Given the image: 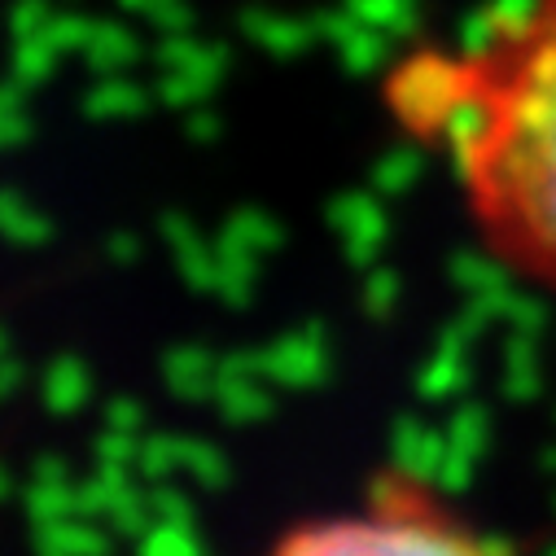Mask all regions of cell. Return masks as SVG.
<instances>
[{
	"label": "cell",
	"mask_w": 556,
	"mask_h": 556,
	"mask_svg": "<svg viewBox=\"0 0 556 556\" xmlns=\"http://www.w3.org/2000/svg\"><path fill=\"white\" fill-rule=\"evenodd\" d=\"M258 556H517V552L430 482L390 469L364 486L359 504L294 521Z\"/></svg>",
	"instance_id": "7a4b0ae2"
},
{
	"label": "cell",
	"mask_w": 556,
	"mask_h": 556,
	"mask_svg": "<svg viewBox=\"0 0 556 556\" xmlns=\"http://www.w3.org/2000/svg\"><path fill=\"white\" fill-rule=\"evenodd\" d=\"M386 105L447 163L491 263L556 303V0H513L460 45L407 53Z\"/></svg>",
	"instance_id": "6da1fadb"
}]
</instances>
